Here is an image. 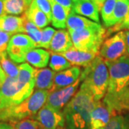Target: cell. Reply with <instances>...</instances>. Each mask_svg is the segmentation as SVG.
<instances>
[{"label":"cell","mask_w":129,"mask_h":129,"mask_svg":"<svg viewBox=\"0 0 129 129\" xmlns=\"http://www.w3.org/2000/svg\"><path fill=\"white\" fill-rule=\"evenodd\" d=\"M80 74L81 70L78 66H71L68 69L56 73L53 86L50 92L71 85L78 80Z\"/></svg>","instance_id":"4fadbf2b"},{"label":"cell","mask_w":129,"mask_h":129,"mask_svg":"<svg viewBox=\"0 0 129 129\" xmlns=\"http://www.w3.org/2000/svg\"><path fill=\"white\" fill-rule=\"evenodd\" d=\"M129 11V0H117L113 14L107 28H110L120 23Z\"/></svg>","instance_id":"603a6c76"},{"label":"cell","mask_w":129,"mask_h":129,"mask_svg":"<svg viewBox=\"0 0 129 129\" xmlns=\"http://www.w3.org/2000/svg\"><path fill=\"white\" fill-rule=\"evenodd\" d=\"M6 76H7V75H5V73H4V71L2 70L1 66H0V88H1L2 85L4 83L5 78H6Z\"/></svg>","instance_id":"f35d334b"},{"label":"cell","mask_w":129,"mask_h":129,"mask_svg":"<svg viewBox=\"0 0 129 129\" xmlns=\"http://www.w3.org/2000/svg\"><path fill=\"white\" fill-rule=\"evenodd\" d=\"M72 10L75 13L83 15L95 22L100 23L99 11L90 0H80L73 5Z\"/></svg>","instance_id":"e0dca14e"},{"label":"cell","mask_w":129,"mask_h":129,"mask_svg":"<svg viewBox=\"0 0 129 129\" xmlns=\"http://www.w3.org/2000/svg\"><path fill=\"white\" fill-rule=\"evenodd\" d=\"M49 92L48 90H35L20 104L0 111V120L14 123L24 119L32 118L45 105Z\"/></svg>","instance_id":"277c9868"},{"label":"cell","mask_w":129,"mask_h":129,"mask_svg":"<svg viewBox=\"0 0 129 129\" xmlns=\"http://www.w3.org/2000/svg\"><path fill=\"white\" fill-rule=\"evenodd\" d=\"M35 69L28 63L19 65L17 78L6 76L0 88V111L17 106L34 92Z\"/></svg>","instance_id":"6da1fadb"},{"label":"cell","mask_w":129,"mask_h":129,"mask_svg":"<svg viewBox=\"0 0 129 129\" xmlns=\"http://www.w3.org/2000/svg\"><path fill=\"white\" fill-rule=\"evenodd\" d=\"M95 103L92 94L80 87L62 110L67 129H90V114Z\"/></svg>","instance_id":"7a4b0ae2"},{"label":"cell","mask_w":129,"mask_h":129,"mask_svg":"<svg viewBox=\"0 0 129 129\" xmlns=\"http://www.w3.org/2000/svg\"><path fill=\"white\" fill-rule=\"evenodd\" d=\"M55 29L50 27H47L42 29V37L40 43L39 45V48H45L47 50H50V46L52 37L55 33Z\"/></svg>","instance_id":"f546056e"},{"label":"cell","mask_w":129,"mask_h":129,"mask_svg":"<svg viewBox=\"0 0 129 129\" xmlns=\"http://www.w3.org/2000/svg\"><path fill=\"white\" fill-rule=\"evenodd\" d=\"M32 118L37 121L40 129H59L65 124L62 111H57L46 104Z\"/></svg>","instance_id":"9c48e42d"},{"label":"cell","mask_w":129,"mask_h":129,"mask_svg":"<svg viewBox=\"0 0 129 129\" xmlns=\"http://www.w3.org/2000/svg\"><path fill=\"white\" fill-rule=\"evenodd\" d=\"M0 129H15L12 124L7 122H2L0 123Z\"/></svg>","instance_id":"8d00e7d4"},{"label":"cell","mask_w":129,"mask_h":129,"mask_svg":"<svg viewBox=\"0 0 129 129\" xmlns=\"http://www.w3.org/2000/svg\"><path fill=\"white\" fill-rule=\"evenodd\" d=\"M24 16V33H26L29 37L32 39L33 42L35 43L36 47H39V45L40 43L42 37V29H39L37 26L30 22L28 19L25 14Z\"/></svg>","instance_id":"4316f807"},{"label":"cell","mask_w":129,"mask_h":129,"mask_svg":"<svg viewBox=\"0 0 129 129\" xmlns=\"http://www.w3.org/2000/svg\"><path fill=\"white\" fill-rule=\"evenodd\" d=\"M112 116L129 112V87L115 93H106L103 100Z\"/></svg>","instance_id":"8fae6325"},{"label":"cell","mask_w":129,"mask_h":129,"mask_svg":"<svg viewBox=\"0 0 129 129\" xmlns=\"http://www.w3.org/2000/svg\"><path fill=\"white\" fill-rule=\"evenodd\" d=\"M109 72L106 93H115L129 87V57L124 55L114 61H105Z\"/></svg>","instance_id":"8992f818"},{"label":"cell","mask_w":129,"mask_h":129,"mask_svg":"<svg viewBox=\"0 0 129 129\" xmlns=\"http://www.w3.org/2000/svg\"><path fill=\"white\" fill-rule=\"evenodd\" d=\"M0 66L7 76L14 78H17L19 66L9 58L7 52H5L0 55Z\"/></svg>","instance_id":"d4e9b609"},{"label":"cell","mask_w":129,"mask_h":129,"mask_svg":"<svg viewBox=\"0 0 129 129\" xmlns=\"http://www.w3.org/2000/svg\"><path fill=\"white\" fill-rule=\"evenodd\" d=\"M52 7V24L54 27L63 29L67 27V19L69 16L68 10L57 4L54 0H50Z\"/></svg>","instance_id":"ffe728a7"},{"label":"cell","mask_w":129,"mask_h":129,"mask_svg":"<svg viewBox=\"0 0 129 129\" xmlns=\"http://www.w3.org/2000/svg\"><path fill=\"white\" fill-rule=\"evenodd\" d=\"M94 5L97 7V9H98L99 12H101L103 6L104 5V3L106 2V0H90Z\"/></svg>","instance_id":"d590c367"},{"label":"cell","mask_w":129,"mask_h":129,"mask_svg":"<svg viewBox=\"0 0 129 129\" xmlns=\"http://www.w3.org/2000/svg\"><path fill=\"white\" fill-rule=\"evenodd\" d=\"M29 5L28 0H5V13L9 15L24 14Z\"/></svg>","instance_id":"cb8c5ba5"},{"label":"cell","mask_w":129,"mask_h":129,"mask_svg":"<svg viewBox=\"0 0 129 129\" xmlns=\"http://www.w3.org/2000/svg\"><path fill=\"white\" fill-rule=\"evenodd\" d=\"M6 15L5 11V0H0V17Z\"/></svg>","instance_id":"74e56055"},{"label":"cell","mask_w":129,"mask_h":129,"mask_svg":"<svg viewBox=\"0 0 129 129\" xmlns=\"http://www.w3.org/2000/svg\"><path fill=\"white\" fill-rule=\"evenodd\" d=\"M81 82L82 80L80 77L78 80L71 85L50 92L45 104L57 111H62L75 95Z\"/></svg>","instance_id":"30bf717a"},{"label":"cell","mask_w":129,"mask_h":129,"mask_svg":"<svg viewBox=\"0 0 129 129\" xmlns=\"http://www.w3.org/2000/svg\"><path fill=\"white\" fill-rule=\"evenodd\" d=\"M50 52L41 48H34L28 52L25 60L37 69L45 68L50 59Z\"/></svg>","instance_id":"d6986e66"},{"label":"cell","mask_w":129,"mask_h":129,"mask_svg":"<svg viewBox=\"0 0 129 129\" xmlns=\"http://www.w3.org/2000/svg\"><path fill=\"white\" fill-rule=\"evenodd\" d=\"M28 1H29V2L30 4H31V2H32V0H28Z\"/></svg>","instance_id":"b9f144b4"},{"label":"cell","mask_w":129,"mask_h":129,"mask_svg":"<svg viewBox=\"0 0 129 129\" xmlns=\"http://www.w3.org/2000/svg\"><path fill=\"white\" fill-rule=\"evenodd\" d=\"M59 129H67V128H60Z\"/></svg>","instance_id":"7bdbcfd3"},{"label":"cell","mask_w":129,"mask_h":129,"mask_svg":"<svg viewBox=\"0 0 129 129\" xmlns=\"http://www.w3.org/2000/svg\"><path fill=\"white\" fill-rule=\"evenodd\" d=\"M104 129H129V114L112 116Z\"/></svg>","instance_id":"83f0119b"},{"label":"cell","mask_w":129,"mask_h":129,"mask_svg":"<svg viewBox=\"0 0 129 129\" xmlns=\"http://www.w3.org/2000/svg\"><path fill=\"white\" fill-rule=\"evenodd\" d=\"M32 3L37 6L39 9L46 14L48 19L52 20V7L50 0H32Z\"/></svg>","instance_id":"4dcf8cb0"},{"label":"cell","mask_w":129,"mask_h":129,"mask_svg":"<svg viewBox=\"0 0 129 129\" xmlns=\"http://www.w3.org/2000/svg\"><path fill=\"white\" fill-rule=\"evenodd\" d=\"M81 88H85L92 94L95 101H101L106 95L108 83L109 72L106 62L99 55L84 68L80 74Z\"/></svg>","instance_id":"3957f363"},{"label":"cell","mask_w":129,"mask_h":129,"mask_svg":"<svg viewBox=\"0 0 129 129\" xmlns=\"http://www.w3.org/2000/svg\"><path fill=\"white\" fill-rule=\"evenodd\" d=\"M54 1L70 12L72 10L73 5L72 0H54Z\"/></svg>","instance_id":"e575fe53"},{"label":"cell","mask_w":129,"mask_h":129,"mask_svg":"<svg viewBox=\"0 0 129 129\" xmlns=\"http://www.w3.org/2000/svg\"><path fill=\"white\" fill-rule=\"evenodd\" d=\"M61 55L64 56L72 65L84 68L90 64L98 56L93 52L79 50L75 48L74 46Z\"/></svg>","instance_id":"5bb4252c"},{"label":"cell","mask_w":129,"mask_h":129,"mask_svg":"<svg viewBox=\"0 0 129 129\" xmlns=\"http://www.w3.org/2000/svg\"><path fill=\"white\" fill-rule=\"evenodd\" d=\"M100 23L92 22L89 19L81 17L75 13L73 10L70 12L69 16L67 19V27L68 30L79 31L88 28L96 27Z\"/></svg>","instance_id":"44dd1931"},{"label":"cell","mask_w":129,"mask_h":129,"mask_svg":"<svg viewBox=\"0 0 129 129\" xmlns=\"http://www.w3.org/2000/svg\"><path fill=\"white\" fill-rule=\"evenodd\" d=\"M104 61H114L127 55L125 31H119L103 42L99 55Z\"/></svg>","instance_id":"52a82bcc"},{"label":"cell","mask_w":129,"mask_h":129,"mask_svg":"<svg viewBox=\"0 0 129 129\" xmlns=\"http://www.w3.org/2000/svg\"><path fill=\"white\" fill-rule=\"evenodd\" d=\"M73 47V43L68 30L60 29L56 31L51 41L50 50L52 52L62 54Z\"/></svg>","instance_id":"9a60e30c"},{"label":"cell","mask_w":129,"mask_h":129,"mask_svg":"<svg viewBox=\"0 0 129 129\" xmlns=\"http://www.w3.org/2000/svg\"><path fill=\"white\" fill-rule=\"evenodd\" d=\"M75 48L99 55L104 40L108 37L107 29L99 24L96 27L79 31L68 30Z\"/></svg>","instance_id":"5b68a950"},{"label":"cell","mask_w":129,"mask_h":129,"mask_svg":"<svg viewBox=\"0 0 129 129\" xmlns=\"http://www.w3.org/2000/svg\"><path fill=\"white\" fill-rule=\"evenodd\" d=\"M73 1V3H76V2H79V1H80V0H72Z\"/></svg>","instance_id":"60d3db41"},{"label":"cell","mask_w":129,"mask_h":129,"mask_svg":"<svg viewBox=\"0 0 129 129\" xmlns=\"http://www.w3.org/2000/svg\"><path fill=\"white\" fill-rule=\"evenodd\" d=\"M49 66L55 72H61L71 67V63L61 54L51 52Z\"/></svg>","instance_id":"484cf974"},{"label":"cell","mask_w":129,"mask_h":129,"mask_svg":"<svg viewBox=\"0 0 129 129\" xmlns=\"http://www.w3.org/2000/svg\"><path fill=\"white\" fill-rule=\"evenodd\" d=\"M11 36V34L0 30V55L5 52H7L8 43L12 37Z\"/></svg>","instance_id":"836d02e7"},{"label":"cell","mask_w":129,"mask_h":129,"mask_svg":"<svg viewBox=\"0 0 129 129\" xmlns=\"http://www.w3.org/2000/svg\"><path fill=\"white\" fill-rule=\"evenodd\" d=\"M24 14L30 22L35 24L40 29L45 28L50 23V21L48 19L46 14L32 2L27 10Z\"/></svg>","instance_id":"7402d4cb"},{"label":"cell","mask_w":129,"mask_h":129,"mask_svg":"<svg viewBox=\"0 0 129 129\" xmlns=\"http://www.w3.org/2000/svg\"><path fill=\"white\" fill-rule=\"evenodd\" d=\"M24 16L17 17L6 14L0 17V30L9 34L24 33Z\"/></svg>","instance_id":"2e32d148"},{"label":"cell","mask_w":129,"mask_h":129,"mask_svg":"<svg viewBox=\"0 0 129 129\" xmlns=\"http://www.w3.org/2000/svg\"><path fill=\"white\" fill-rule=\"evenodd\" d=\"M56 73L49 68L35 69V84L36 90H48L50 92L54 83Z\"/></svg>","instance_id":"ac0fdd59"},{"label":"cell","mask_w":129,"mask_h":129,"mask_svg":"<svg viewBox=\"0 0 129 129\" xmlns=\"http://www.w3.org/2000/svg\"><path fill=\"white\" fill-rule=\"evenodd\" d=\"M112 115L103 101H97L90 114V129H104Z\"/></svg>","instance_id":"7c38bea8"},{"label":"cell","mask_w":129,"mask_h":129,"mask_svg":"<svg viewBox=\"0 0 129 129\" xmlns=\"http://www.w3.org/2000/svg\"><path fill=\"white\" fill-rule=\"evenodd\" d=\"M125 38H126V47H127V55L129 56V31L125 30Z\"/></svg>","instance_id":"ab89813d"},{"label":"cell","mask_w":129,"mask_h":129,"mask_svg":"<svg viewBox=\"0 0 129 129\" xmlns=\"http://www.w3.org/2000/svg\"><path fill=\"white\" fill-rule=\"evenodd\" d=\"M116 2H117V0H106L101 10L102 19L106 27H107L108 24L111 19V16L113 14V10L116 5Z\"/></svg>","instance_id":"f1b7e54d"},{"label":"cell","mask_w":129,"mask_h":129,"mask_svg":"<svg viewBox=\"0 0 129 129\" xmlns=\"http://www.w3.org/2000/svg\"><path fill=\"white\" fill-rule=\"evenodd\" d=\"M15 129H40L36 120L33 118H27L12 123Z\"/></svg>","instance_id":"1f68e13d"},{"label":"cell","mask_w":129,"mask_h":129,"mask_svg":"<svg viewBox=\"0 0 129 129\" xmlns=\"http://www.w3.org/2000/svg\"><path fill=\"white\" fill-rule=\"evenodd\" d=\"M34 48H36V45L27 35L18 33L10 38L7 52L9 58L15 63H22L26 61L27 53Z\"/></svg>","instance_id":"ba28073f"},{"label":"cell","mask_w":129,"mask_h":129,"mask_svg":"<svg viewBox=\"0 0 129 129\" xmlns=\"http://www.w3.org/2000/svg\"><path fill=\"white\" fill-rule=\"evenodd\" d=\"M123 29H125V30H128L129 31V11L128 14H126L124 19L120 23L114 25L112 27L108 28V29H107L108 36H109L111 34L113 33V32L122 31Z\"/></svg>","instance_id":"d6a6232c"}]
</instances>
